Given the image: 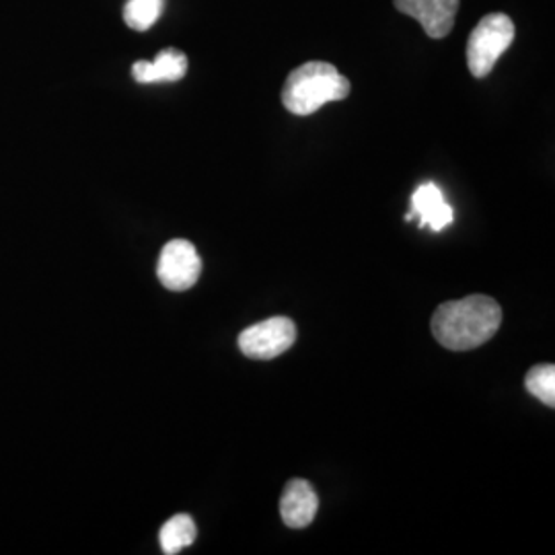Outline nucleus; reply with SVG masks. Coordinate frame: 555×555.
Masks as SVG:
<instances>
[{"instance_id":"nucleus-1","label":"nucleus","mask_w":555,"mask_h":555,"mask_svg":"<svg viewBox=\"0 0 555 555\" xmlns=\"http://www.w3.org/2000/svg\"><path fill=\"white\" fill-rule=\"evenodd\" d=\"M502 325V309L494 298L474 297L447 300L438 307L430 321L438 344L453 352L476 350L496 336Z\"/></svg>"},{"instance_id":"nucleus-2","label":"nucleus","mask_w":555,"mask_h":555,"mask_svg":"<svg viewBox=\"0 0 555 555\" xmlns=\"http://www.w3.org/2000/svg\"><path fill=\"white\" fill-rule=\"evenodd\" d=\"M350 91V80L339 75L334 64L313 60L288 75L282 89V103L295 116H311L325 103L346 100Z\"/></svg>"},{"instance_id":"nucleus-3","label":"nucleus","mask_w":555,"mask_h":555,"mask_svg":"<svg viewBox=\"0 0 555 555\" xmlns=\"http://www.w3.org/2000/svg\"><path fill=\"white\" fill-rule=\"evenodd\" d=\"M515 23L504 13H490L479 21L467 41V66L476 79H486L500 56L515 41Z\"/></svg>"},{"instance_id":"nucleus-4","label":"nucleus","mask_w":555,"mask_h":555,"mask_svg":"<svg viewBox=\"0 0 555 555\" xmlns=\"http://www.w3.org/2000/svg\"><path fill=\"white\" fill-rule=\"evenodd\" d=\"M297 341V325L288 318H270L241 332L238 350L254 360H272Z\"/></svg>"},{"instance_id":"nucleus-5","label":"nucleus","mask_w":555,"mask_h":555,"mask_svg":"<svg viewBox=\"0 0 555 555\" xmlns=\"http://www.w3.org/2000/svg\"><path fill=\"white\" fill-rule=\"evenodd\" d=\"M202 274V259L196 247L185 238L169 241L160 251L157 276L169 291H188L198 282Z\"/></svg>"},{"instance_id":"nucleus-6","label":"nucleus","mask_w":555,"mask_h":555,"mask_svg":"<svg viewBox=\"0 0 555 555\" xmlns=\"http://www.w3.org/2000/svg\"><path fill=\"white\" fill-rule=\"evenodd\" d=\"M397 11L416 20L428 38L442 40L453 31L459 0H393Z\"/></svg>"},{"instance_id":"nucleus-7","label":"nucleus","mask_w":555,"mask_h":555,"mask_svg":"<svg viewBox=\"0 0 555 555\" xmlns=\"http://www.w3.org/2000/svg\"><path fill=\"white\" fill-rule=\"evenodd\" d=\"M412 219H417L420 229H430L435 233L444 231L453 222V208L437 183H422L414 192L412 210L405 217V220Z\"/></svg>"},{"instance_id":"nucleus-8","label":"nucleus","mask_w":555,"mask_h":555,"mask_svg":"<svg viewBox=\"0 0 555 555\" xmlns=\"http://www.w3.org/2000/svg\"><path fill=\"white\" fill-rule=\"evenodd\" d=\"M318 492L307 479H291L280 498V516L286 527L291 529H305L313 522L318 515Z\"/></svg>"},{"instance_id":"nucleus-9","label":"nucleus","mask_w":555,"mask_h":555,"mask_svg":"<svg viewBox=\"0 0 555 555\" xmlns=\"http://www.w3.org/2000/svg\"><path fill=\"white\" fill-rule=\"evenodd\" d=\"M188 75V56L176 48H165L153 62L139 60L132 66V77L140 85L176 82Z\"/></svg>"},{"instance_id":"nucleus-10","label":"nucleus","mask_w":555,"mask_h":555,"mask_svg":"<svg viewBox=\"0 0 555 555\" xmlns=\"http://www.w3.org/2000/svg\"><path fill=\"white\" fill-rule=\"evenodd\" d=\"M198 535V529H196V522L190 515H176L173 518H169L163 529H160V550L163 554L176 555L190 547Z\"/></svg>"},{"instance_id":"nucleus-11","label":"nucleus","mask_w":555,"mask_h":555,"mask_svg":"<svg viewBox=\"0 0 555 555\" xmlns=\"http://www.w3.org/2000/svg\"><path fill=\"white\" fill-rule=\"evenodd\" d=\"M165 9V0H128L124 7V21L134 31L151 29Z\"/></svg>"},{"instance_id":"nucleus-12","label":"nucleus","mask_w":555,"mask_h":555,"mask_svg":"<svg viewBox=\"0 0 555 555\" xmlns=\"http://www.w3.org/2000/svg\"><path fill=\"white\" fill-rule=\"evenodd\" d=\"M525 387L531 396H535L545 405L555 408V366L554 364H537L527 377Z\"/></svg>"}]
</instances>
